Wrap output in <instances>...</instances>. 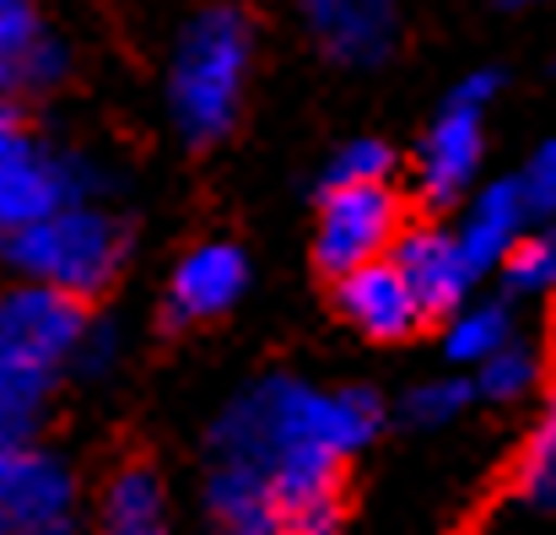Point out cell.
Instances as JSON below:
<instances>
[{
	"label": "cell",
	"instance_id": "obj_12",
	"mask_svg": "<svg viewBox=\"0 0 556 535\" xmlns=\"http://www.w3.org/2000/svg\"><path fill=\"white\" fill-rule=\"evenodd\" d=\"M71 76V43L54 38L33 0H0V98L54 92Z\"/></svg>",
	"mask_w": 556,
	"mask_h": 535
},
{
	"label": "cell",
	"instance_id": "obj_16",
	"mask_svg": "<svg viewBox=\"0 0 556 535\" xmlns=\"http://www.w3.org/2000/svg\"><path fill=\"white\" fill-rule=\"evenodd\" d=\"M205 520L216 535H276V498L243 465H205Z\"/></svg>",
	"mask_w": 556,
	"mask_h": 535
},
{
	"label": "cell",
	"instance_id": "obj_14",
	"mask_svg": "<svg viewBox=\"0 0 556 535\" xmlns=\"http://www.w3.org/2000/svg\"><path fill=\"white\" fill-rule=\"evenodd\" d=\"M465 265L476 276L486 271H503V260L514 254V244L530 233V211L514 189V178H497V184H476L465 200H459V222L448 227Z\"/></svg>",
	"mask_w": 556,
	"mask_h": 535
},
{
	"label": "cell",
	"instance_id": "obj_21",
	"mask_svg": "<svg viewBox=\"0 0 556 535\" xmlns=\"http://www.w3.org/2000/svg\"><path fill=\"white\" fill-rule=\"evenodd\" d=\"M503 282L514 298H552L556 293V222L530 227L514 254L503 260Z\"/></svg>",
	"mask_w": 556,
	"mask_h": 535
},
{
	"label": "cell",
	"instance_id": "obj_26",
	"mask_svg": "<svg viewBox=\"0 0 556 535\" xmlns=\"http://www.w3.org/2000/svg\"><path fill=\"white\" fill-rule=\"evenodd\" d=\"M11 125H16V114H11V103H5V98H0V136H5V130H11Z\"/></svg>",
	"mask_w": 556,
	"mask_h": 535
},
{
	"label": "cell",
	"instance_id": "obj_7",
	"mask_svg": "<svg viewBox=\"0 0 556 535\" xmlns=\"http://www.w3.org/2000/svg\"><path fill=\"white\" fill-rule=\"evenodd\" d=\"M405 233V200L394 184H357V189H319L314 222V260L330 282L389 260L394 238Z\"/></svg>",
	"mask_w": 556,
	"mask_h": 535
},
{
	"label": "cell",
	"instance_id": "obj_5",
	"mask_svg": "<svg viewBox=\"0 0 556 535\" xmlns=\"http://www.w3.org/2000/svg\"><path fill=\"white\" fill-rule=\"evenodd\" d=\"M109 195V174L65 147H49L38 136H27L22 125H11L0 136V249L33 227L38 216H49L54 206L71 200H103Z\"/></svg>",
	"mask_w": 556,
	"mask_h": 535
},
{
	"label": "cell",
	"instance_id": "obj_27",
	"mask_svg": "<svg viewBox=\"0 0 556 535\" xmlns=\"http://www.w3.org/2000/svg\"><path fill=\"white\" fill-rule=\"evenodd\" d=\"M11 444H27V438H16V433H11V427L0 422V449H11Z\"/></svg>",
	"mask_w": 556,
	"mask_h": 535
},
{
	"label": "cell",
	"instance_id": "obj_6",
	"mask_svg": "<svg viewBox=\"0 0 556 535\" xmlns=\"http://www.w3.org/2000/svg\"><path fill=\"white\" fill-rule=\"evenodd\" d=\"M87 325H92L87 303L33 287V282H16L0 293V368L11 378L54 395V378L76 362Z\"/></svg>",
	"mask_w": 556,
	"mask_h": 535
},
{
	"label": "cell",
	"instance_id": "obj_19",
	"mask_svg": "<svg viewBox=\"0 0 556 535\" xmlns=\"http://www.w3.org/2000/svg\"><path fill=\"white\" fill-rule=\"evenodd\" d=\"M470 389H476V400H525V395H535L541 389V352L530 341H508L497 357L470 368Z\"/></svg>",
	"mask_w": 556,
	"mask_h": 535
},
{
	"label": "cell",
	"instance_id": "obj_25",
	"mask_svg": "<svg viewBox=\"0 0 556 535\" xmlns=\"http://www.w3.org/2000/svg\"><path fill=\"white\" fill-rule=\"evenodd\" d=\"M114 362H119V331L109 325V320H92L87 325V336H81V347H76V373H87V378H103V373H114Z\"/></svg>",
	"mask_w": 556,
	"mask_h": 535
},
{
	"label": "cell",
	"instance_id": "obj_11",
	"mask_svg": "<svg viewBox=\"0 0 556 535\" xmlns=\"http://www.w3.org/2000/svg\"><path fill=\"white\" fill-rule=\"evenodd\" d=\"M314 49L341 71H372L400 49V0H303Z\"/></svg>",
	"mask_w": 556,
	"mask_h": 535
},
{
	"label": "cell",
	"instance_id": "obj_2",
	"mask_svg": "<svg viewBox=\"0 0 556 535\" xmlns=\"http://www.w3.org/2000/svg\"><path fill=\"white\" fill-rule=\"evenodd\" d=\"M254 76V22L232 0H211L189 16L168 54V120L185 147H216L232 136Z\"/></svg>",
	"mask_w": 556,
	"mask_h": 535
},
{
	"label": "cell",
	"instance_id": "obj_17",
	"mask_svg": "<svg viewBox=\"0 0 556 535\" xmlns=\"http://www.w3.org/2000/svg\"><path fill=\"white\" fill-rule=\"evenodd\" d=\"M508 341H519V331H514V309L503 298H492V303L470 298L459 314L443 320V352H448L454 368H481L486 357H497Z\"/></svg>",
	"mask_w": 556,
	"mask_h": 535
},
{
	"label": "cell",
	"instance_id": "obj_24",
	"mask_svg": "<svg viewBox=\"0 0 556 535\" xmlns=\"http://www.w3.org/2000/svg\"><path fill=\"white\" fill-rule=\"evenodd\" d=\"M43 406H49L43 389H33V384H22V378H11V373L0 368V422H5L16 438H33V433H38Z\"/></svg>",
	"mask_w": 556,
	"mask_h": 535
},
{
	"label": "cell",
	"instance_id": "obj_15",
	"mask_svg": "<svg viewBox=\"0 0 556 535\" xmlns=\"http://www.w3.org/2000/svg\"><path fill=\"white\" fill-rule=\"evenodd\" d=\"M92 535H174L168 487H163V476L147 460H130V465H119L103 482Z\"/></svg>",
	"mask_w": 556,
	"mask_h": 535
},
{
	"label": "cell",
	"instance_id": "obj_8",
	"mask_svg": "<svg viewBox=\"0 0 556 535\" xmlns=\"http://www.w3.org/2000/svg\"><path fill=\"white\" fill-rule=\"evenodd\" d=\"M0 535H81L76 471L33 438L0 449Z\"/></svg>",
	"mask_w": 556,
	"mask_h": 535
},
{
	"label": "cell",
	"instance_id": "obj_4",
	"mask_svg": "<svg viewBox=\"0 0 556 535\" xmlns=\"http://www.w3.org/2000/svg\"><path fill=\"white\" fill-rule=\"evenodd\" d=\"M497 92H503V71H470L427 125L416 152V200L427 211H454L476 189L486 158V109Z\"/></svg>",
	"mask_w": 556,
	"mask_h": 535
},
{
	"label": "cell",
	"instance_id": "obj_28",
	"mask_svg": "<svg viewBox=\"0 0 556 535\" xmlns=\"http://www.w3.org/2000/svg\"><path fill=\"white\" fill-rule=\"evenodd\" d=\"M503 5H541V0H503Z\"/></svg>",
	"mask_w": 556,
	"mask_h": 535
},
{
	"label": "cell",
	"instance_id": "obj_20",
	"mask_svg": "<svg viewBox=\"0 0 556 535\" xmlns=\"http://www.w3.org/2000/svg\"><path fill=\"white\" fill-rule=\"evenodd\" d=\"M470 400H476L470 378H465V373H443V378L410 384V389L400 395V422H410V427H421V433H438V427L459 422V416L470 411Z\"/></svg>",
	"mask_w": 556,
	"mask_h": 535
},
{
	"label": "cell",
	"instance_id": "obj_3",
	"mask_svg": "<svg viewBox=\"0 0 556 535\" xmlns=\"http://www.w3.org/2000/svg\"><path fill=\"white\" fill-rule=\"evenodd\" d=\"M0 265H11L16 282L92 303L130 265V222L109 200H71L38 216L33 227H22L0 249Z\"/></svg>",
	"mask_w": 556,
	"mask_h": 535
},
{
	"label": "cell",
	"instance_id": "obj_18",
	"mask_svg": "<svg viewBox=\"0 0 556 535\" xmlns=\"http://www.w3.org/2000/svg\"><path fill=\"white\" fill-rule=\"evenodd\" d=\"M514 487H519V498H525L530 509L556 514V395L546 400V411L535 416V433L525 438Z\"/></svg>",
	"mask_w": 556,
	"mask_h": 535
},
{
	"label": "cell",
	"instance_id": "obj_9",
	"mask_svg": "<svg viewBox=\"0 0 556 535\" xmlns=\"http://www.w3.org/2000/svg\"><path fill=\"white\" fill-rule=\"evenodd\" d=\"M389 265L405 276V287H410V298H416V309H421V320H448V314H459L465 303H470V293H476V271L465 265V254H459V244H454V233L443 227V222H405V233L394 238V249H389Z\"/></svg>",
	"mask_w": 556,
	"mask_h": 535
},
{
	"label": "cell",
	"instance_id": "obj_13",
	"mask_svg": "<svg viewBox=\"0 0 556 535\" xmlns=\"http://www.w3.org/2000/svg\"><path fill=\"white\" fill-rule=\"evenodd\" d=\"M336 309H341V320H346L357 336L383 341V347L410 341V336L427 325L421 309H416V298H410V287H405V276H400L389 260H372L363 271L341 276V282H336Z\"/></svg>",
	"mask_w": 556,
	"mask_h": 535
},
{
	"label": "cell",
	"instance_id": "obj_10",
	"mask_svg": "<svg viewBox=\"0 0 556 535\" xmlns=\"http://www.w3.org/2000/svg\"><path fill=\"white\" fill-rule=\"evenodd\" d=\"M243 287H249V254L232 238H205V244L185 249V260L168 276L163 325H174V331L211 325V320L238 309Z\"/></svg>",
	"mask_w": 556,
	"mask_h": 535
},
{
	"label": "cell",
	"instance_id": "obj_1",
	"mask_svg": "<svg viewBox=\"0 0 556 535\" xmlns=\"http://www.w3.org/2000/svg\"><path fill=\"white\" fill-rule=\"evenodd\" d=\"M383 433V400L368 384L346 389H319L292 373L254 378L238 389L211 433H205V460L216 465H243L254 471L270 498H276V525L287 509L346 493V465Z\"/></svg>",
	"mask_w": 556,
	"mask_h": 535
},
{
	"label": "cell",
	"instance_id": "obj_22",
	"mask_svg": "<svg viewBox=\"0 0 556 535\" xmlns=\"http://www.w3.org/2000/svg\"><path fill=\"white\" fill-rule=\"evenodd\" d=\"M389 178H394V147L372 141V136H357L325 163L319 189H357V184H389Z\"/></svg>",
	"mask_w": 556,
	"mask_h": 535
},
{
	"label": "cell",
	"instance_id": "obj_23",
	"mask_svg": "<svg viewBox=\"0 0 556 535\" xmlns=\"http://www.w3.org/2000/svg\"><path fill=\"white\" fill-rule=\"evenodd\" d=\"M514 189H519V200H525L530 216H556V136L530 152V163L519 169Z\"/></svg>",
	"mask_w": 556,
	"mask_h": 535
}]
</instances>
